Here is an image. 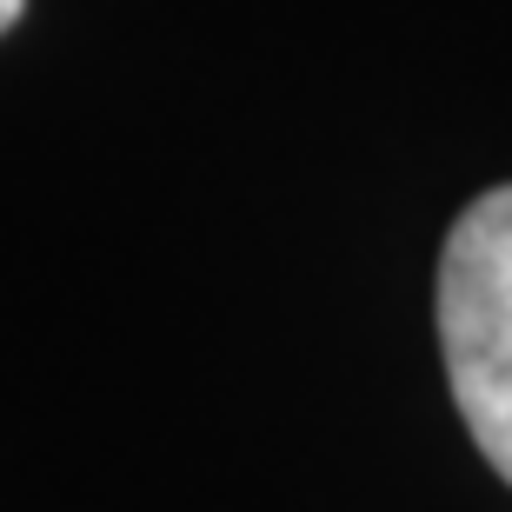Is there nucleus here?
I'll return each mask as SVG.
<instances>
[{"mask_svg": "<svg viewBox=\"0 0 512 512\" xmlns=\"http://www.w3.org/2000/svg\"><path fill=\"white\" fill-rule=\"evenodd\" d=\"M439 346L466 433L512 486V187L479 193L446 233Z\"/></svg>", "mask_w": 512, "mask_h": 512, "instance_id": "nucleus-1", "label": "nucleus"}, {"mask_svg": "<svg viewBox=\"0 0 512 512\" xmlns=\"http://www.w3.org/2000/svg\"><path fill=\"white\" fill-rule=\"evenodd\" d=\"M20 7H27V0H0V34H7V27L20 20Z\"/></svg>", "mask_w": 512, "mask_h": 512, "instance_id": "nucleus-2", "label": "nucleus"}]
</instances>
